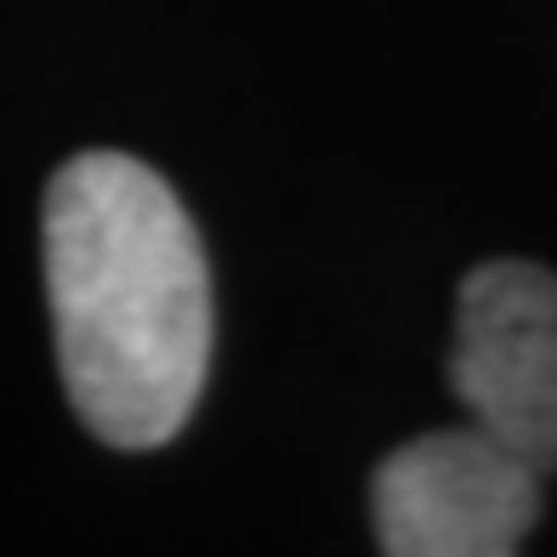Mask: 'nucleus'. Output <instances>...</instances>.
Segmentation results:
<instances>
[{"mask_svg":"<svg viewBox=\"0 0 557 557\" xmlns=\"http://www.w3.org/2000/svg\"><path fill=\"white\" fill-rule=\"evenodd\" d=\"M449 387L467 421L557 472V273L541 262H484L461 278Z\"/></svg>","mask_w":557,"mask_h":557,"instance_id":"obj_2","label":"nucleus"},{"mask_svg":"<svg viewBox=\"0 0 557 557\" xmlns=\"http://www.w3.org/2000/svg\"><path fill=\"white\" fill-rule=\"evenodd\" d=\"M40 234L81 421L114 449L171 444L211 370V273L183 199L143 160L97 148L52 176Z\"/></svg>","mask_w":557,"mask_h":557,"instance_id":"obj_1","label":"nucleus"},{"mask_svg":"<svg viewBox=\"0 0 557 557\" xmlns=\"http://www.w3.org/2000/svg\"><path fill=\"white\" fill-rule=\"evenodd\" d=\"M370 506L393 557H506L541 518V472L467 421L393 449Z\"/></svg>","mask_w":557,"mask_h":557,"instance_id":"obj_3","label":"nucleus"}]
</instances>
